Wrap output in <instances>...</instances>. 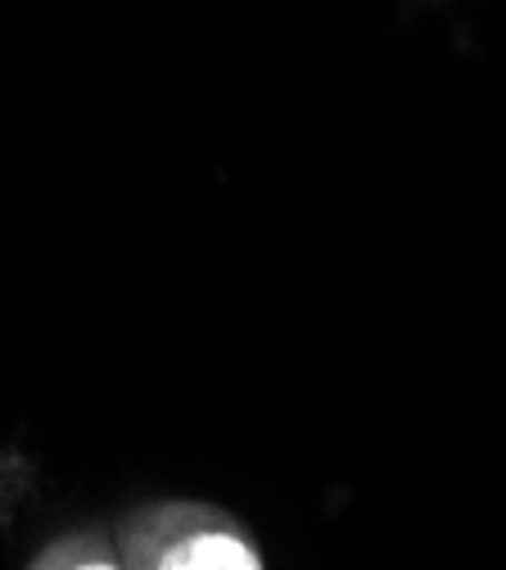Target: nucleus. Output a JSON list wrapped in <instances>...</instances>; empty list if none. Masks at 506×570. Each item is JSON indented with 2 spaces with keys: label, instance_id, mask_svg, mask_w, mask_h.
I'll return each instance as SVG.
<instances>
[{
  "label": "nucleus",
  "instance_id": "nucleus-2",
  "mask_svg": "<svg viewBox=\"0 0 506 570\" xmlns=\"http://www.w3.org/2000/svg\"><path fill=\"white\" fill-rule=\"evenodd\" d=\"M23 570H127L118 557V543L100 525H78L59 539H50Z\"/></svg>",
  "mask_w": 506,
  "mask_h": 570
},
{
  "label": "nucleus",
  "instance_id": "nucleus-1",
  "mask_svg": "<svg viewBox=\"0 0 506 570\" xmlns=\"http://www.w3.org/2000/svg\"><path fill=\"white\" fill-rule=\"evenodd\" d=\"M127 570H267L249 525L199 498L140 503L113 525Z\"/></svg>",
  "mask_w": 506,
  "mask_h": 570
}]
</instances>
